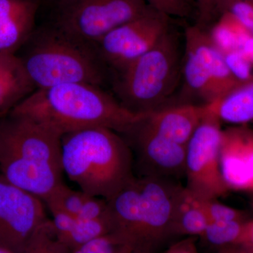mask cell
Returning a JSON list of instances; mask_svg holds the SVG:
<instances>
[{"instance_id":"obj_1","label":"cell","mask_w":253,"mask_h":253,"mask_svg":"<svg viewBox=\"0 0 253 253\" xmlns=\"http://www.w3.org/2000/svg\"><path fill=\"white\" fill-rule=\"evenodd\" d=\"M10 113L34 120L61 136L91 127L122 134L144 115L131 112L102 86L88 83L36 89Z\"/></svg>"},{"instance_id":"obj_2","label":"cell","mask_w":253,"mask_h":253,"mask_svg":"<svg viewBox=\"0 0 253 253\" xmlns=\"http://www.w3.org/2000/svg\"><path fill=\"white\" fill-rule=\"evenodd\" d=\"M61 166L81 191L106 201L135 176L127 142L117 131L105 127L63 134Z\"/></svg>"},{"instance_id":"obj_3","label":"cell","mask_w":253,"mask_h":253,"mask_svg":"<svg viewBox=\"0 0 253 253\" xmlns=\"http://www.w3.org/2000/svg\"><path fill=\"white\" fill-rule=\"evenodd\" d=\"M181 187L172 179L134 176L107 201L111 234L134 252L154 253L173 236L174 206Z\"/></svg>"},{"instance_id":"obj_4","label":"cell","mask_w":253,"mask_h":253,"mask_svg":"<svg viewBox=\"0 0 253 253\" xmlns=\"http://www.w3.org/2000/svg\"><path fill=\"white\" fill-rule=\"evenodd\" d=\"M16 54L36 89L70 83L103 86L109 78L94 48L50 24L36 28Z\"/></svg>"},{"instance_id":"obj_5","label":"cell","mask_w":253,"mask_h":253,"mask_svg":"<svg viewBox=\"0 0 253 253\" xmlns=\"http://www.w3.org/2000/svg\"><path fill=\"white\" fill-rule=\"evenodd\" d=\"M181 56L177 37L168 31L154 47L116 73L118 101L136 114L165 107L182 76Z\"/></svg>"},{"instance_id":"obj_6","label":"cell","mask_w":253,"mask_h":253,"mask_svg":"<svg viewBox=\"0 0 253 253\" xmlns=\"http://www.w3.org/2000/svg\"><path fill=\"white\" fill-rule=\"evenodd\" d=\"M49 24L84 45L153 9L144 0H58Z\"/></svg>"},{"instance_id":"obj_7","label":"cell","mask_w":253,"mask_h":253,"mask_svg":"<svg viewBox=\"0 0 253 253\" xmlns=\"http://www.w3.org/2000/svg\"><path fill=\"white\" fill-rule=\"evenodd\" d=\"M208 105V104H207ZM186 144V187L202 199L229 192L220 168L221 122L210 109Z\"/></svg>"},{"instance_id":"obj_8","label":"cell","mask_w":253,"mask_h":253,"mask_svg":"<svg viewBox=\"0 0 253 253\" xmlns=\"http://www.w3.org/2000/svg\"><path fill=\"white\" fill-rule=\"evenodd\" d=\"M169 18L151 10L108 33L94 46L95 52L109 72H119L170 31Z\"/></svg>"},{"instance_id":"obj_9","label":"cell","mask_w":253,"mask_h":253,"mask_svg":"<svg viewBox=\"0 0 253 253\" xmlns=\"http://www.w3.org/2000/svg\"><path fill=\"white\" fill-rule=\"evenodd\" d=\"M144 115L121 134L130 147L139 176L172 180L185 176L186 146L151 129L143 121Z\"/></svg>"},{"instance_id":"obj_10","label":"cell","mask_w":253,"mask_h":253,"mask_svg":"<svg viewBox=\"0 0 253 253\" xmlns=\"http://www.w3.org/2000/svg\"><path fill=\"white\" fill-rule=\"evenodd\" d=\"M59 133L19 115L0 117V156L47 163L62 169Z\"/></svg>"},{"instance_id":"obj_11","label":"cell","mask_w":253,"mask_h":253,"mask_svg":"<svg viewBox=\"0 0 253 253\" xmlns=\"http://www.w3.org/2000/svg\"><path fill=\"white\" fill-rule=\"evenodd\" d=\"M44 204L0 174V249L23 253L32 236L48 219Z\"/></svg>"},{"instance_id":"obj_12","label":"cell","mask_w":253,"mask_h":253,"mask_svg":"<svg viewBox=\"0 0 253 253\" xmlns=\"http://www.w3.org/2000/svg\"><path fill=\"white\" fill-rule=\"evenodd\" d=\"M220 168L229 191L253 193V129L236 126L222 129Z\"/></svg>"},{"instance_id":"obj_13","label":"cell","mask_w":253,"mask_h":253,"mask_svg":"<svg viewBox=\"0 0 253 253\" xmlns=\"http://www.w3.org/2000/svg\"><path fill=\"white\" fill-rule=\"evenodd\" d=\"M213 46L208 32L200 26L188 28L185 33V49L182 61V76L190 94L212 103L211 69Z\"/></svg>"},{"instance_id":"obj_14","label":"cell","mask_w":253,"mask_h":253,"mask_svg":"<svg viewBox=\"0 0 253 253\" xmlns=\"http://www.w3.org/2000/svg\"><path fill=\"white\" fill-rule=\"evenodd\" d=\"M0 171L10 184L43 202L63 184L61 168L14 156H0Z\"/></svg>"},{"instance_id":"obj_15","label":"cell","mask_w":253,"mask_h":253,"mask_svg":"<svg viewBox=\"0 0 253 253\" xmlns=\"http://www.w3.org/2000/svg\"><path fill=\"white\" fill-rule=\"evenodd\" d=\"M42 0H0V53L16 54L36 29Z\"/></svg>"},{"instance_id":"obj_16","label":"cell","mask_w":253,"mask_h":253,"mask_svg":"<svg viewBox=\"0 0 253 253\" xmlns=\"http://www.w3.org/2000/svg\"><path fill=\"white\" fill-rule=\"evenodd\" d=\"M208 111L207 104L184 103L146 113L143 121L161 135L186 146Z\"/></svg>"},{"instance_id":"obj_17","label":"cell","mask_w":253,"mask_h":253,"mask_svg":"<svg viewBox=\"0 0 253 253\" xmlns=\"http://www.w3.org/2000/svg\"><path fill=\"white\" fill-rule=\"evenodd\" d=\"M53 226L60 241L73 251L100 236L111 234L110 219H83L56 209L49 208Z\"/></svg>"},{"instance_id":"obj_18","label":"cell","mask_w":253,"mask_h":253,"mask_svg":"<svg viewBox=\"0 0 253 253\" xmlns=\"http://www.w3.org/2000/svg\"><path fill=\"white\" fill-rule=\"evenodd\" d=\"M36 90L16 54L0 53V117Z\"/></svg>"},{"instance_id":"obj_19","label":"cell","mask_w":253,"mask_h":253,"mask_svg":"<svg viewBox=\"0 0 253 253\" xmlns=\"http://www.w3.org/2000/svg\"><path fill=\"white\" fill-rule=\"evenodd\" d=\"M48 208H56L83 219H110L109 205L106 200L75 191L66 184L60 186L44 201Z\"/></svg>"},{"instance_id":"obj_20","label":"cell","mask_w":253,"mask_h":253,"mask_svg":"<svg viewBox=\"0 0 253 253\" xmlns=\"http://www.w3.org/2000/svg\"><path fill=\"white\" fill-rule=\"evenodd\" d=\"M209 222L202 198L181 186L174 206L172 236L201 237Z\"/></svg>"},{"instance_id":"obj_21","label":"cell","mask_w":253,"mask_h":253,"mask_svg":"<svg viewBox=\"0 0 253 253\" xmlns=\"http://www.w3.org/2000/svg\"><path fill=\"white\" fill-rule=\"evenodd\" d=\"M208 106L221 123L236 126L253 123V83L239 86Z\"/></svg>"},{"instance_id":"obj_22","label":"cell","mask_w":253,"mask_h":253,"mask_svg":"<svg viewBox=\"0 0 253 253\" xmlns=\"http://www.w3.org/2000/svg\"><path fill=\"white\" fill-rule=\"evenodd\" d=\"M208 33L210 41L214 47L224 54L241 49L251 33L231 13L224 11Z\"/></svg>"},{"instance_id":"obj_23","label":"cell","mask_w":253,"mask_h":253,"mask_svg":"<svg viewBox=\"0 0 253 253\" xmlns=\"http://www.w3.org/2000/svg\"><path fill=\"white\" fill-rule=\"evenodd\" d=\"M249 220L210 221L201 238L206 244L217 249L244 244Z\"/></svg>"},{"instance_id":"obj_24","label":"cell","mask_w":253,"mask_h":253,"mask_svg":"<svg viewBox=\"0 0 253 253\" xmlns=\"http://www.w3.org/2000/svg\"><path fill=\"white\" fill-rule=\"evenodd\" d=\"M212 46V64L211 69L212 103L243 85L233 76L226 65L224 55L214 46Z\"/></svg>"},{"instance_id":"obj_25","label":"cell","mask_w":253,"mask_h":253,"mask_svg":"<svg viewBox=\"0 0 253 253\" xmlns=\"http://www.w3.org/2000/svg\"><path fill=\"white\" fill-rule=\"evenodd\" d=\"M23 253H73L60 241L52 221L48 218L28 241Z\"/></svg>"},{"instance_id":"obj_26","label":"cell","mask_w":253,"mask_h":253,"mask_svg":"<svg viewBox=\"0 0 253 253\" xmlns=\"http://www.w3.org/2000/svg\"><path fill=\"white\" fill-rule=\"evenodd\" d=\"M134 252L130 246L113 234L96 238L81 247L75 250L73 253H131Z\"/></svg>"},{"instance_id":"obj_27","label":"cell","mask_w":253,"mask_h":253,"mask_svg":"<svg viewBox=\"0 0 253 253\" xmlns=\"http://www.w3.org/2000/svg\"><path fill=\"white\" fill-rule=\"evenodd\" d=\"M223 55L233 76L241 84L253 83V64L241 49Z\"/></svg>"},{"instance_id":"obj_28","label":"cell","mask_w":253,"mask_h":253,"mask_svg":"<svg viewBox=\"0 0 253 253\" xmlns=\"http://www.w3.org/2000/svg\"><path fill=\"white\" fill-rule=\"evenodd\" d=\"M210 221L249 220L244 211L221 204L216 199H202Z\"/></svg>"},{"instance_id":"obj_29","label":"cell","mask_w":253,"mask_h":253,"mask_svg":"<svg viewBox=\"0 0 253 253\" xmlns=\"http://www.w3.org/2000/svg\"><path fill=\"white\" fill-rule=\"evenodd\" d=\"M196 6V0H154L152 8L168 17H187Z\"/></svg>"},{"instance_id":"obj_30","label":"cell","mask_w":253,"mask_h":253,"mask_svg":"<svg viewBox=\"0 0 253 253\" xmlns=\"http://www.w3.org/2000/svg\"><path fill=\"white\" fill-rule=\"evenodd\" d=\"M230 0H196L199 24L204 28L208 23L219 16L224 11L226 5Z\"/></svg>"},{"instance_id":"obj_31","label":"cell","mask_w":253,"mask_h":253,"mask_svg":"<svg viewBox=\"0 0 253 253\" xmlns=\"http://www.w3.org/2000/svg\"><path fill=\"white\" fill-rule=\"evenodd\" d=\"M234 15L253 36V3L241 0H230L224 11Z\"/></svg>"},{"instance_id":"obj_32","label":"cell","mask_w":253,"mask_h":253,"mask_svg":"<svg viewBox=\"0 0 253 253\" xmlns=\"http://www.w3.org/2000/svg\"><path fill=\"white\" fill-rule=\"evenodd\" d=\"M166 253H199L196 237H187L173 244Z\"/></svg>"},{"instance_id":"obj_33","label":"cell","mask_w":253,"mask_h":253,"mask_svg":"<svg viewBox=\"0 0 253 253\" xmlns=\"http://www.w3.org/2000/svg\"><path fill=\"white\" fill-rule=\"evenodd\" d=\"M241 50L253 64V36L252 35L245 41L244 44L241 46Z\"/></svg>"},{"instance_id":"obj_34","label":"cell","mask_w":253,"mask_h":253,"mask_svg":"<svg viewBox=\"0 0 253 253\" xmlns=\"http://www.w3.org/2000/svg\"><path fill=\"white\" fill-rule=\"evenodd\" d=\"M244 244L253 248V219H249L246 224Z\"/></svg>"},{"instance_id":"obj_35","label":"cell","mask_w":253,"mask_h":253,"mask_svg":"<svg viewBox=\"0 0 253 253\" xmlns=\"http://www.w3.org/2000/svg\"><path fill=\"white\" fill-rule=\"evenodd\" d=\"M236 253H253V248L246 244H239Z\"/></svg>"},{"instance_id":"obj_36","label":"cell","mask_w":253,"mask_h":253,"mask_svg":"<svg viewBox=\"0 0 253 253\" xmlns=\"http://www.w3.org/2000/svg\"><path fill=\"white\" fill-rule=\"evenodd\" d=\"M238 245L236 246H228V247L221 248L217 249L214 253H236Z\"/></svg>"},{"instance_id":"obj_37","label":"cell","mask_w":253,"mask_h":253,"mask_svg":"<svg viewBox=\"0 0 253 253\" xmlns=\"http://www.w3.org/2000/svg\"><path fill=\"white\" fill-rule=\"evenodd\" d=\"M144 1H145V2L146 3V4L149 5V6H151V7L152 8L153 3H154V0H144Z\"/></svg>"},{"instance_id":"obj_38","label":"cell","mask_w":253,"mask_h":253,"mask_svg":"<svg viewBox=\"0 0 253 253\" xmlns=\"http://www.w3.org/2000/svg\"><path fill=\"white\" fill-rule=\"evenodd\" d=\"M241 1H246V2L253 3V0H241Z\"/></svg>"},{"instance_id":"obj_39","label":"cell","mask_w":253,"mask_h":253,"mask_svg":"<svg viewBox=\"0 0 253 253\" xmlns=\"http://www.w3.org/2000/svg\"><path fill=\"white\" fill-rule=\"evenodd\" d=\"M0 253H10L7 252V251H4V250L0 249Z\"/></svg>"},{"instance_id":"obj_40","label":"cell","mask_w":253,"mask_h":253,"mask_svg":"<svg viewBox=\"0 0 253 253\" xmlns=\"http://www.w3.org/2000/svg\"><path fill=\"white\" fill-rule=\"evenodd\" d=\"M131 253H149V252H133Z\"/></svg>"},{"instance_id":"obj_41","label":"cell","mask_w":253,"mask_h":253,"mask_svg":"<svg viewBox=\"0 0 253 253\" xmlns=\"http://www.w3.org/2000/svg\"><path fill=\"white\" fill-rule=\"evenodd\" d=\"M48 1H52L53 3H55L56 1H57L58 0H48Z\"/></svg>"}]
</instances>
